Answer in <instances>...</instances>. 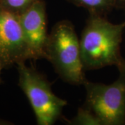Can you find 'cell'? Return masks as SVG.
Segmentation results:
<instances>
[{"instance_id":"cell-11","label":"cell","mask_w":125,"mask_h":125,"mask_svg":"<svg viewBox=\"0 0 125 125\" xmlns=\"http://www.w3.org/2000/svg\"><path fill=\"white\" fill-rule=\"evenodd\" d=\"M3 65H2V64H1V62L0 61V74H1V69L3 68Z\"/></svg>"},{"instance_id":"cell-7","label":"cell","mask_w":125,"mask_h":125,"mask_svg":"<svg viewBox=\"0 0 125 125\" xmlns=\"http://www.w3.org/2000/svg\"><path fill=\"white\" fill-rule=\"evenodd\" d=\"M76 6L83 7L90 14L103 15L115 8V0H67Z\"/></svg>"},{"instance_id":"cell-1","label":"cell","mask_w":125,"mask_h":125,"mask_svg":"<svg viewBox=\"0 0 125 125\" xmlns=\"http://www.w3.org/2000/svg\"><path fill=\"white\" fill-rule=\"evenodd\" d=\"M125 22L113 24L102 15L90 14L81 33V56L84 70H97L125 62L120 52Z\"/></svg>"},{"instance_id":"cell-9","label":"cell","mask_w":125,"mask_h":125,"mask_svg":"<svg viewBox=\"0 0 125 125\" xmlns=\"http://www.w3.org/2000/svg\"><path fill=\"white\" fill-rule=\"evenodd\" d=\"M72 125H101L99 120L85 106L79 109L76 116L71 121Z\"/></svg>"},{"instance_id":"cell-8","label":"cell","mask_w":125,"mask_h":125,"mask_svg":"<svg viewBox=\"0 0 125 125\" xmlns=\"http://www.w3.org/2000/svg\"><path fill=\"white\" fill-rule=\"evenodd\" d=\"M38 1L41 0H0V6L20 15Z\"/></svg>"},{"instance_id":"cell-10","label":"cell","mask_w":125,"mask_h":125,"mask_svg":"<svg viewBox=\"0 0 125 125\" xmlns=\"http://www.w3.org/2000/svg\"><path fill=\"white\" fill-rule=\"evenodd\" d=\"M125 7V0H115V8Z\"/></svg>"},{"instance_id":"cell-3","label":"cell","mask_w":125,"mask_h":125,"mask_svg":"<svg viewBox=\"0 0 125 125\" xmlns=\"http://www.w3.org/2000/svg\"><path fill=\"white\" fill-rule=\"evenodd\" d=\"M19 85L27 96L39 125H52L61 116L67 105L65 99L52 92L49 83L44 76L25 62L17 64Z\"/></svg>"},{"instance_id":"cell-4","label":"cell","mask_w":125,"mask_h":125,"mask_svg":"<svg viewBox=\"0 0 125 125\" xmlns=\"http://www.w3.org/2000/svg\"><path fill=\"white\" fill-rule=\"evenodd\" d=\"M120 74L113 83L104 84L87 80L85 107L101 125H122L125 122V61L118 68Z\"/></svg>"},{"instance_id":"cell-5","label":"cell","mask_w":125,"mask_h":125,"mask_svg":"<svg viewBox=\"0 0 125 125\" xmlns=\"http://www.w3.org/2000/svg\"><path fill=\"white\" fill-rule=\"evenodd\" d=\"M30 59L20 15L0 6V61L3 67Z\"/></svg>"},{"instance_id":"cell-2","label":"cell","mask_w":125,"mask_h":125,"mask_svg":"<svg viewBox=\"0 0 125 125\" xmlns=\"http://www.w3.org/2000/svg\"><path fill=\"white\" fill-rule=\"evenodd\" d=\"M46 59L68 83L83 85L87 81L81 56L80 42L71 22L61 20L53 27L49 33Z\"/></svg>"},{"instance_id":"cell-6","label":"cell","mask_w":125,"mask_h":125,"mask_svg":"<svg viewBox=\"0 0 125 125\" xmlns=\"http://www.w3.org/2000/svg\"><path fill=\"white\" fill-rule=\"evenodd\" d=\"M20 20L30 59L46 58L49 33L45 0L37 1L20 14Z\"/></svg>"}]
</instances>
